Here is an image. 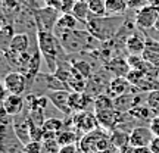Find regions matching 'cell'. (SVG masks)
I'll return each mask as SVG.
<instances>
[{
  "instance_id": "6da1fadb",
  "label": "cell",
  "mask_w": 159,
  "mask_h": 153,
  "mask_svg": "<svg viewBox=\"0 0 159 153\" xmlns=\"http://www.w3.org/2000/svg\"><path fill=\"white\" fill-rule=\"evenodd\" d=\"M122 24H124L122 15L91 16L85 24V29L100 43H106L116 35L119 28L122 27Z\"/></svg>"
},
{
  "instance_id": "7a4b0ae2",
  "label": "cell",
  "mask_w": 159,
  "mask_h": 153,
  "mask_svg": "<svg viewBox=\"0 0 159 153\" xmlns=\"http://www.w3.org/2000/svg\"><path fill=\"white\" fill-rule=\"evenodd\" d=\"M37 47H39L40 53L43 59L47 63L49 72H55L61 63L59 55L65 52L61 46V41L57 38V35L53 31H44V29H39L37 31Z\"/></svg>"
},
{
  "instance_id": "3957f363",
  "label": "cell",
  "mask_w": 159,
  "mask_h": 153,
  "mask_svg": "<svg viewBox=\"0 0 159 153\" xmlns=\"http://www.w3.org/2000/svg\"><path fill=\"white\" fill-rule=\"evenodd\" d=\"M57 38L61 41V46L65 50L66 55H72V53H81L85 50H91L96 49L100 41L96 40L93 35L87 31V29H72V31H65L62 34L57 35Z\"/></svg>"
},
{
  "instance_id": "277c9868",
  "label": "cell",
  "mask_w": 159,
  "mask_h": 153,
  "mask_svg": "<svg viewBox=\"0 0 159 153\" xmlns=\"http://www.w3.org/2000/svg\"><path fill=\"white\" fill-rule=\"evenodd\" d=\"M78 147L81 153H97L100 150L114 147V146L111 143V136L108 134V131L97 127L96 130L85 133L84 136L80 138Z\"/></svg>"
},
{
  "instance_id": "5b68a950",
  "label": "cell",
  "mask_w": 159,
  "mask_h": 153,
  "mask_svg": "<svg viewBox=\"0 0 159 153\" xmlns=\"http://www.w3.org/2000/svg\"><path fill=\"white\" fill-rule=\"evenodd\" d=\"M62 12L59 9L46 6L43 9H37L34 11V19L35 25H37V31L39 29H44V31H53L57 24V19L61 18Z\"/></svg>"
},
{
  "instance_id": "8992f818",
  "label": "cell",
  "mask_w": 159,
  "mask_h": 153,
  "mask_svg": "<svg viewBox=\"0 0 159 153\" xmlns=\"http://www.w3.org/2000/svg\"><path fill=\"white\" fill-rule=\"evenodd\" d=\"M159 18V6L146 5L144 7L139 9L134 15V25L140 29H150Z\"/></svg>"
},
{
  "instance_id": "52a82bcc",
  "label": "cell",
  "mask_w": 159,
  "mask_h": 153,
  "mask_svg": "<svg viewBox=\"0 0 159 153\" xmlns=\"http://www.w3.org/2000/svg\"><path fill=\"white\" fill-rule=\"evenodd\" d=\"M96 114V119L99 127L105 131H114L115 128H118L119 124L124 121L125 114H121L116 109H106V110H94Z\"/></svg>"
},
{
  "instance_id": "ba28073f",
  "label": "cell",
  "mask_w": 159,
  "mask_h": 153,
  "mask_svg": "<svg viewBox=\"0 0 159 153\" xmlns=\"http://www.w3.org/2000/svg\"><path fill=\"white\" fill-rule=\"evenodd\" d=\"M28 78L19 72V71H11L3 78V90L9 94H22L27 90Z\"/></svg>"
},
{
  "instance_id": "9c48e42d",
  "label": "cell",
  "mask_w": 159,
  "mask_h": 153,
  "mask_svg": "<svg viewBox=\"0 0 159 153\" xmlns=\"http://www.w3.org/2000/svg\"><path fill=\"white\" fill-rule=\"evenodd\" d=\"M71 124L72 127H75L78 131L81 133H90V131L96 130L99 124H97L96 119V114H91L89 110H78V112H74L72 114V118H71Z\"/></svg>"
},
{
  "instance_id": "30bf717a",
  "label": "cell",
  "mask_w": 159,
  "mask_h": 153,
  "mask_svg": "<svg viewBox=\"0 0 159 153\" xmlns=\"http://www.w3.org/2000/svg\"><path fill=\"white\" fill-rule=\"evenodd\" d=\"M153 137L155 136L149 125L148 127L146 125L134 127L130 131V146H133V147H149Z\"/></svg>"
},
{
  "instance_id": "8fae6325",
  "label": "cell",
  "mask_w": 159,
  "mask_h": 153,
  "mask_svg": "<svg viewBox=\"0 0 159 153\" xmlns=\"http://www.w3.org/2000/svg\"><path fill=\"white\" fill-rule=\"evenodd\" d=\"M71 90H56V91H49L46 96L49 97V102L55 106L56 109H59L63 115H71L74 114L71 105H69V99H71Z\"/></svg>"
},
{
  "instance_id": "7c38bea8",
  "label": "cell",
  "mask_w": 159,
  "mask_h": 153,
  "mask_svg": "<svg viewBox=\"0 0 159 153\" xmlns=\"http://www.w3.org/2000/svg\"><path fill=\"white\" fill-rule=\"evenodd\" d=\"M134 87L131 88L128 93H125L122 96L114 99L115 102V109L121 112V114H128L133 108H136L139 105H142V96L134 93Z\"/></svg>"
},
{
  "instance_id": "4fadbf2b",
  "label": "cell",
  "mask_w": 159,
  "mask_h": 153,
  "mask_svg": "<svg viewBox=\"0 0 159 153\" xmlns=\"http://www.w3.org/2000/svg\"><path fill=\"white\" fill-rule=\"evenodd\" d=\"M105 69L114 77H127L131 71V65L128 59L122 56H112L105 62Z\"/></svg>"
},
{
  "instance_id": "5bb4252c",
  "label": "cell",
  "mask_w": 159,
  "mask_h": 153,
  "mask_svg": "<svg viewBox=\"0 0 159 153\" xmlns=\"http://www.w3.org/2000/svg\"><path fill=\"white\" fill-rule=\"evenodd\" d=\"M25 99H24L21 94H9L3 97L2 100V108H3V112L9 116H18V115L22 112L24 106H25Z\"/></svg>"
},
{
  "instance_id": "9a60e30c",
  "label": "cell",
  "mask_w": 159,
  "mask_h": 153,
  "mask_svg": "<svg viewBox=\"0 0 159 153\" xmlns=\"http://www.w3.org/2000/svg\"><path fill=\"white\" fill-rule=\"evenodd\" d=\"M131 88H133V85H131V83L128 81L127 77H112L108 84L106 93H108L111 97L116 99V97L128 93Z\"/></svg>"
},
{
  "instance_id": "2e32d148",
  "label": "cell",
  "mask_w": 159,
  "mask_h": 153,
  "mask_svg": "<svg viewBox=\"0 0 159 153\" xmlns=\"http://www.w3.org/2000/svg\"><path fill=\"white\" fill-rule=\"evenodd\" d=\"M124 47L125 50L128 52V55H131V56H143L144 49H146V40H144L143 35L133 33L131 35H128Z\"/></svg>"
},
{
  "instance_id": "e0dca14e",
  "label": "cell",
  "mask_w": 159,
  "mask_h": 153,
  "mask_svg": "<svg viewBox=\"0 0 159 153\" xmlns=\"http://www.w3.org/2000/svg\"><path fill=\"white\" fill-rule=\"evenodd\" d=\"M12 127H13V133H15L16 138L19 140V143H22L24 146L33 140V137H31V127H30L28 118L24 119V121L15 119L13 124H12Z\"/></svg>"
},
{
  "instance_id": "ac0fdd59",
  "label": "cell",
  "mask_w": 159,
  "mask_h": 153,
  "mask_svg": "<svg viewBox=\"0 0 159 153\" xmlns=\"http://www.w3.org/2000/svg\"><path fill=\"white\" fill-rule=\"evenodd\" d=\"M78 24H81L72 13H62L61 18L57 19V24L53 33L56 35L62 34L65 31H72V29H78Z\"/></svg>"
},
{
  "instance_id": "d6986e66",
  "label": "cell",
  "mask_w": 159,
  "mask_h": 153,
  "mask_svg": "<svg viewBox=\"0 0 159 153\" xmlns=\"http://www.w3.org/2000/svg\"><path fill=\"white\" fill-rule=\"evenodd\" d=\"M111 136V143L119 153H122L127 147H130V133L124 131L122 128H115L114 131L109 133Z\"/></svg>"
},
{
  "instance_id": "ffe728a7",
  "label": "cell",
  "mask_w": 159,
  "mask_h": 153,
  "mask_svg": "<svg viewBox=\"0 0 159 153\" xmlns=\"http://www.w3.org/2000/svg\"><path fill=\"white\" fill-rule=\"evenodd\" d=\"M30 47V37L27 33H19L15 34L9 41V47L7 50L13 52V53H27Z\"/></svg>"
},
{
  "instance_id": "44dd1931",
  "label": "cell",
  "mask_w": 159,
  "mask_h": 153,
  "mask_svg": "<svg viewBox=\"0 0 159 153\" xmlns=\"http://www.w3.org/2000/svg\"><path fill=\"white\" fill-rule=\"evenodd\" d=\"M41 78L44 79V85L49 91H56V90H69L68 84L62 81L57 75H55L53 72H49V74H43L40 75Z\"/></svg>"
},
{
  "instance_id": "7402d4cb",
  "label": "cell",
  "mask_w": 159,
  "mask_h": 153,
  "mask_svg": "<svg viewBox=\"0 0 159 153\" xmlns=\"http://www.w3.org/2000/svg\"><path fill=\"white\" fill-rule=\"evenodd\" d=\"M72 15H74L77 19H78L81 24H87V21L93 16L91 13V9H90V5L87 0H78V3L75 5L74 11H72Z\"/></svg>"
},
{
  "instance_id": "603a6c76",
  "label": "cell",
  "mask_w": 159,
  "mask_h": 153,
  "mask_svg": "<svg viewBox=\"0 0 159 153\" xmlns=\"http://www.w3.org/2000/svg\"><path fill=\"white\" fill-rule=\"evenodd\" d=\"M128 115H130L133 119H139V121H148V122H150L152 121V118L155 116V112L152 110V108H149L148 105H139V106H136V108H133L128 112Z\"/></svg>"
},
{
  "instance_id": "cb8c5ba5",
  "label": "cell",
  "mask_w": 159,
  "mask_h": 153,
  "mask_svg": "<svg viewBox=\"0 0 159 153\" xmlns=\"http://www.w3.org/2000/svg\"><path fill=\"white\" fill-rule=\"evenodd\" d=\"M49 97L47 96H39V94H28L25 99V103L30 108V110H41L44 112L47 108Z\"/></svg>"
},
{
  "instance_id": "d4e9b609",
  "label": "cell",
  "mask_w": 159,
  "mask_h": 153,
  "mask_svg": "<svg viewBox=\"0 0 159 153\" xmlns=\"http://www.w3.org/2000/svg\"><path fill=\"white\" fill-rule=\"evenodd\" d=\"M57 142L61 146H66V144H75V143L80 142V137H78V130L72 127L71 128H63L59 136H57Z\"/></svg>"
},
{
  "instance_id": "484cf974",
  "label": "cell",
  "mask_w": 159,
  "mask_h": 153,
  "mask_svg": "<svg viewBox=\"0 0 159 153\" xmlns=\"http://www.w3.org/2000/svg\"><path fill=\"white\" fill-rule=\"evenodd\" d=\"M69 63H71V66L78 72L80 75H83L84 78H90L91 75H93V66H91V63L89 61H85V59H69Z\"/></svg>"
},
{
  "instance_id": "4316f807",
  "label": "cell",
  "mask_w": 159,
  "mask_h": 153,
  "mask_svg": "<svg viewBox=\"0 0 159 153\" xmlns=\"http://www.w3.org/2000/svg\"><path fill=\"white\" fill-rule=\"evenodd\" d=\"M106 109H115L114 97H111L108 93L94 97V110H106Z\"/></svg>"
},
{
  "instance_id": "83f0119b",
  "label": "cell",
  "mask_w": 159,
  "mask_h": 153,
  "mask_svg": "<svg viewBox=\"0 0 159 153\" xmlns=\"http://www.w3.org/2000/svg\"><path fill=\"white\" fill-rule=\"evenodd\" d=\"M87 2H89V5H90L93 16L108 15V12H106V0H87Z\"/></svg>"
},
{
  "instance_id": "f1b7e54d",
  "label": "cell",
  "mask_w": 159,
  "mask_h": 153,
  "mask_svg": "<svg viewBox=\"0 0 159 153\" xmlns=\"http://www.w3.org/2000/svg\"><path fill=\"white\" fill-rule=\"evenodd\" d=\"M146 105L152 108L153 112H159V90L149 91L146 96Z\"/></svg>"
},
{
  "instance_id": "f546056e",
  "label": "cell",
  "mask_w": 159,
  "mask_h": 153,
  "mask_svg": "<svg viewBox=\"0 0 159 153\" xmlns=\"http://www.w3.org/2000/svg\"><path fill=\"white\" fill-rule=\"evenodd\" d=\"M43 147L46 153H59L61 144L57 142V138H44L43 140Z\"/></svg>"
},
{
  "instance_id": "4dcf8cb0",
  "label": "cell",
  "mask_w": 159,
  "mask_h": 153,
  "mask_svg": "<svg viewBox=\"0 0 159 153\" xmlns=\"http://www.w3.org/2000/svg\"><path fill=\"white\" fill-rule=\"evenodd\" d=\"M44 147H43V142L39 140H31L24 146V152L25 153H43Z\"/></svg>"
},
{
  "instance_id": "1f68e13d",
  "label": "cell",
  "mask_w": 159,
  "mask_h": 153,
  "mask_svg": "<svg viewBox=\"0 0 159 153\" xmlns=\"http://www.w3.org/2000/svg\"><path fill=\"white\" fill-rule=\"evenodd\" d=\"M77 3H78V0H63L62 5H61V12L62 13H72Z\"/></svg>"
},
{
  "instance_id": "d6a6232c",
  "label": "cell",
  "mask_w": 159,
  "mask_h": 153,
  "mask_svg": "<svg viewBox=\"0 0 159 153\" xmlns=\"http://www.w3.org/2000/svg\"><path fill=\"white\" fill-rule=\"evenodd\" d=\"M127 5H128V9H133V11H139L144 7L146 5H149L148 0H127Z\"/></svg>"
},
{
  "instance_id": "836d02e7",
  "label": "cell",
  "mask_w": 159,
  "mask_h": 153,
  "mask_svg": "<svg viewBox=\"0 0 159 153\" xmlns=\"http://www.w3.org/2000/svg\"><path fill=\"white\" fill-rule=\"evenodd\" d=\"M59 153H81V150L75 144H66V146H61Z\"/></svg>"
},
{
  "instance_id": "e575fe53",
  "label": "cell",
  "mask_w": 159,
  "mask_h": 153,
  "mask_svg": "<svg viewBox=\"0 0 159 153\" xmlns=\"http://www.w3.org/2000/svg\"><path fill=\"white\" fill-rule=\"evenodd\" d=\"M149 127L153 133V136H159V115H155L152 121L149 122Z\"/></svg>"
},
{
  "instance_id": "d590c367",
  "label": "cell",
  "mask_w": 159,
  "mask_h": 153,
  "mask_svg": "<svg viewBox=\"0 0 159 153\" xmlns=\"http://www.w3.org/2000/svg\"><path fill=\"white\" fill-rule=\"evenodd\" d=\"M46 6H50V7H55V9H59L61 11V5H62L63 0H44Z\"/></svg>"
},
{
  "instance_id": "8d00e7d4",
  "label": "cell",
  "mask_w": 159,
  "mask_h": 153,
  "mask_svg": "<svg viewBox=\"0 0 159 153\" xmlns=\"http://www.w3.org/2000/svg\"><path fill=\"white\" fill-rule=\"evenodd\" d=\"M149 147L152 149V152L153 153H159V136H155L152 143H150V146Z\"/></svg>"
},
{
  "instance_id": "74e56055",
  "label": "cell",
  "mask_w": 159,
  "mask_h": 153,
  "mask_svg": "<svg viewBox=\"0 0 159 153\" xmlns=\"http://www.w3.org/2000/svg\"><path fill=\"white\" fill-rule=\"evenodd\" d=\"M97 153H119V152L115 147H111V149H106V150H100V152H97Z\"/></svg>"
},
{
  "instance_id": "f35d334b",
  "label": "cell",
  "mask_w": 159,
  "mask_h": 153,
  "mask_svg": "<svg viewBox=\"0 0 159 153\" xmlns=\"http://www.w3.org/2000/svg\"><path fill=\"white\" fill-rule=\"evenodd\" d=\"M122 153H137L136 152V147H133V146H130V147H127Z\"/></svg>"
},
{
  "instance_id": "ab89813d",
  "label": "cell",
  "mask_w": 159,
  "mask_h": 153,
  "mask_svg": "<svg viewBox=\"0 0 159 153\" xmlns=\"http://www.w3.org/2000/svg\"><path fill=\"white\" fill-rule=\"evenodd\" d=\"M148 3L152 6H159V0H148Z\"/></svg>"
},
{
  "instance_id": "60d3db41",
  "label": "cell",
  "mask_w": 159,
  "mask_h": 153,
  "mask_svg": "<svg viewBox=\"0 0 159 153\" xmlns=\"http://www.w3.org/2000/svg\"><path fill=\"white\" fill-rule=\"evenodd\" d=\"M153 28H155V31H158V33H159V18H158V21H156V24H155Z\"/></svg>"
},
{
  "instance_id": "b9f144b4",
  "label": "cell",
  "mask_w": 159,
  "mask_h": 153,
  "mask_svg": "<svg viewBox=\"0 0 159 153\" xmlns=\"http://www.w3.org/2000/svg\"><path fill=\"white\" fill-rule=\"evenodd\" d=\"M16 153H25V152H24V150H22V152H16Z\"/></svg>"
}]
</instances>
